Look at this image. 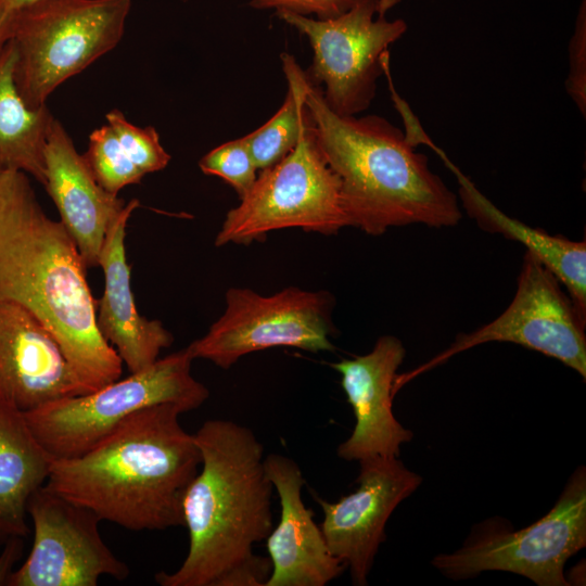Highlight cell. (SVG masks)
Returning a JSON list of instances; mask_svg holds the SVG:
<instances>
[{"label":"cell","instance_id":"6da1fadb","mask_svg":"<svg viewBox=\"0 0 586 586\" xmlns=\"http://www.w3.org/2000/svg\"><path fill=\"white\" fill-rule=\"evenodd\" d=\"M79 251L39 204L28 176L0 171V301L29 311L91 392L119 379L123 361L97 326Z\"/></svg>","mask_w":586,"mask_h":586},{"label":"cell","instance_id":"7a4b0ae2","mask_svg":"<svg viewBox=\"0 0 586 586\" xmlns=\"http://www.w3.org/2000/svg\"><path fill=\"white\" fill-rule=\"evenodd\" d=\"M201 467L183 498L189 550L161 586H265L270 559L253 547L271 530L273 485L264 448L253 431L229 420H208L193 434Z\"/></svg>","mask_w":586,"mask_h":586},{"label":"cell","instance_id":"3957f363","mask_svg":"<svg viewBox=\"0 0 586 586\" xmlns=\"http://www.w3.org/2000/svg\"><path fill=\"white\" fill-rule=\"evenodd\" d=\"M171 404L143 408L85 454L53 460L46 487L131 531L184 526V494L202 458Z\"/></svg>","mask_w":586,"mask_h":586},{"label":"cell","instance_id":"277c9868","mask_svg":"<svg viewBox=\"0 0 586 586\" xmlns=\"http://www.w3.org/2000/svg\"><path fill=\"white\" fill-rule=\"evenodd\" d=\"M304 100L320 151L340 179L348 227L380 235L393 227L442 228L460 221L457 195L404 131L382 116L336 114L308 79Z\"/></svg>","mask_w":586,"mask_h":586},{"label":"cell","instance_id":"5b68a950","mask_svg":"<svg viewBox=\"0 0 586 586\" xmlns=\"http://www.w3.org/2000/svg\"><path fill=\"white\" fill-rule=\"evenodd\" d=\"M187 347L148 368L81 395L46 403L24 412L34 435L53 460L80 456L132 413L171 404L182 412L198 409L208 388L191 373Z\"/></svg>","mask_w":586,"mask_h":586},{"label":"cell","instance_id":"8992f818","mask_svg":"<svg viewBox=\"0 0 586 586\" xmlns=\"http://www.w3.org/2000/svg\"><path fill=\"white\" fill-rule=\"evenodd\" d=\"M131 0H38L16 12V88L30 109L120 41Z\"/></svg>","mask_w":586,"mask_h":586},{"label":"cell","instance_id":"52a82bcc","mask_svg":"<svg viewBox=\"0 0 586 586\" xmlns=\"http://www.w3.org/2000/svg\"><path fill=\"white\" fill-rule=\"evenodd\" d=\"M345 227L341 182L320 151L309 114L296 146L258 171L252 189L226 214L214 243L249 245L288 228L330 235Z\"/></svg>","mask_w":586,"mask_h":586},{"label":"cell","instance_id":"ba28073f","mask_svg":"<svg viewBox=\"0 0 586 586\" xmlns=\"http://www.w3.org/2000/svg\"><path fill=\"white\" fill-rule=\"evenodd\" d=\"M334 297L328 291L288 286L272 295L247 288L226 292V309L188 352L229 369L243 356L272 347L318 353L335 349L331 341Z\"/></svg>","mask_w":586,"mask_h":586},{"label":"cell","instance_id":"9c48e42d","mask_svg":"<svg viewBox=\"0 0 586 586\" xmlns=\"http://www.w3.org/2000/svg\"><path fill=\"white\" fill-rule=\"evenodd\" d=\"M378 8L379 0H357L343 14L327 20L276 12L308 39L314 56L305 75L339 115H358L370 106L388 47L407 30L402 18H374Z\"/></svg>","mask_w":586,"mask_h":586},{"label":"cell","instance_id":"30bf717a","mask_svg":"<svg viewBox=\"0 0 586 586\" xmlns=\"http://www.w3.org/2000/svg\"><path fill=\"white\" fill-rule=\"evenodd\" d=\"M586 546V471L578 468L543 518L519 531L482 530L463 547L432 563L459 579L483 571L511 572L539 586H568L564 565Z\"/></svg>","mask_w":586,"mask_h":586},{"label":"cell","instance_id":"8fae6325","mask_svg":"<svg viewBox=\"0 0 586 586\" xmlns=\"http://www.w3.org/2000/svg\"><path fill=\"white\" fill-rule=\"evenodd\" d=\"M586 318L582 317L557 277L526 252L510 305L480 329L459 334L445 351L415 370L396 374V393L417 375L450 357L488 342H509L558 359L586 378Z\"/></svg>","mask_w":586,"mask_h":586},{"label":"cell","instance_id":"7c38bea8","mask_svg":"<svg viewBox=\"0 0 586 586\" xmlns=\"http://www.w3.org/2000/svg\"><path fill=\"white\" fill-rule=\"evenodd\" d=\"M34 543L24 563L10 574V586H95L101 576L129 575L102 539L101 518L92 510L38 488L27 504Z\"/></svg>","mask_w":586,"mask_h":586},{"label":"cell","instance_id":"4fadbf2b","mask_svg":"<svg viewBox=\"0 0 586 586\" xmlns=\"http://www.w3.org/2000/svg\"><path fill=\"white\" fill-rule=\"evenodd\" d=\"M358 488L335 502L316 497L323 511L320 525L326 543L349 568L352 582L367 585L368 574L394 509L420 485L422 477L398 457H372L359 461Z\"/></svg>","mask_w":586,"mask_h":586},{"label":"cell","instance_id":"5bb4252c","mask_svg":"<svg viewBox=\"0 0 586 586\" xmlns=\"http://www.w3.org/2000/svg\"><path fill=\"white\" fill-rule=\"evenodd\" d=\"M405 353L399 339L383 335L368 354L331 364L355 417L351 436L336 450L343 460L398 457L402 445L411 441L412 432L392 410L394 380Z\"/></svg>","mask_w":586,"mask_h":586},{"label":"cell","instance_id":"9a60e30c","mask_svg":"<svg viewBox=\"0 0 586 586\" xmlns=\"http://www.w3.org/2000/svg\"><path fill=\"white\" fill-rule=\"evenodd\" d=\"M89 392L51 333L21 305L0 301V402L26 412Z\"/></svg>","mask_w":586,"mask_h":586},{"label":"cell","instance_id":"2e32d148","mask_svg":"<svg viewBox=\"0 0 586 586\" xmlns=\"http://www.w3.org/2000/svg\"><path fill=\"white\" fill-rule=\"evenodd\" d=\"M265 470L280 499V520L267 536L271 573L265 586H324L342 574L344 563L330 551L314 513L302 499L300 466L269 454Z\"/></svg>","mask_w":586,"mask_h":586},{"label":"cell","instance_id":"e0dca14e","mask_svg":"<svg viewBox=\"0 0 586 586\" xmlns=\"http://www.w3.org/2000/svg\"><path fill=\"white\" fill-rule=\"evenodd\" d=\"M46 191L86 268L99 266L106 231L126 206L94 179L63 125L53 118L44 148Z\"/></svg>","mask_w":586,"mask_h":586},{"label":"cell","instance_id":"ac0fdd59","mask_svg":"<svg viewBox=\"0 0 586 586\" xmlns=\"http://www.w3.org/2000/svg\"><path fill=\"white\" fill-rule=\"evenodd\" d=\"M132 199L109 227L99 256L104 272V292L97 301V326L103 339L116 351L130 371L151 366L162 349L174 342L173 334L160 320H150L137 309L130 288L125 237L128 219L139 206Z\"/></svg>","mask_w":586,"mask_h":586},{"label":"cell","instance_id":"d6986e66","mask_svg":"<svg viewBox=\"0 0 586 586\" xmlns=\"http://www.w3.org/2000/svg\"><path fill=\"white\" fill-rule=\"evenodd\" d=\"M423 140L422 144L436 152L456 176L459 198L467 214L483 230L500 233L523 244L526 252L540 260L565 286L577 311L586 318V242L550 235L506 215L477 190L429 137Z\"/></svg>","mask_w":586,"mask_h":586},{"label":"cell","instance_id":"ffe728a7","mask_svg":"<svg viewBox=\"0 0 586 586\" xmlns=\"http://www.w3.org/2000/svg\"><path fill=\"white\" fill-rule=\"evenodd\" d=\"M52 461L24 412L0 402V543L28 534L27 504L46 484Z\"/></svg>","mask_w":586,"mask_h":586},{"label":"cell","instance_id":"44dd1931","mask_svg":"<svg viewBox=\"0 0 586 586\" xmlns=\"http://www.w3.org/2000/svg\"><path fill=\"white\" fill-rule=\"evenodd\" d=\"M16 50L12 39L0 53V171L18 170L46 182L44 148L54 116L47 105L30 109L14 78Z\"/></svg>","mask_w":586,"mask_h":586},{"label":"cell","instance_id":"7402d4cb","mask_svg":"<svg viewBox=\"0 0 586 586\" xmlns=\"http://www.w3.org/2000/svg\"><path fill=\"white\" fill-rule=\"evenodd\" d=\"M288 92L282 105L265 124L244 136L258 171L284 158L297 144L309 116L305 71L293 55L281 54Z\"/></svg>","mask_w":586,"mask_h":586},{"label":"cell","instance_id":"603a6c76","mask_svg":"<svg viewBox=\"0 0 586 586\" xmlns=\"http://www.w3.org/2000/svg\"><path fill=\"white\" fill-rule=\"evenodd\" d=\"M82 156L98 183L112 194L117 195L123 188L139 183L144 177L129 160L109 124L90 133Z\"/></svg>","mask_w":586,"mask_h":586},{"label":"cell","instance_id":"cb8c5ba5","mask_svg":"<svg viewBox=\"0 0 586 586\" xmlns=\"http://www.w3.org/2000/svg\"><path fill=\"white\" fill-rule=\"evenodd\" d=\"M106 124L112 127L123 150L143 176L160 171L168 165L170 155L161 144L154 127H138L118 110L106 114Z\"/></svg>","mask_w":586,"mask_h":586},{"label":"cell","instance_id":"d4e9b609","mask_svg":"<svg viewBox=\"0 0 586 586\" xmlns=\"http://www.w3.org/2000/svg\"><path fill=\"white\" fill-rule=\"evenodd\" d=\"M199 167L205 175L225 180L240 200L252 189L258 175L244 137L214 148L200 160Z\"/></svg>","mask_w":586,"mask_h":586},{"label":"cell","instance_id":"484cf974","mask_svg":"<svg viewBox=\"0 0 586 586\" xmlns=\"http://www.w3.org/2000/svg\"><path fill=\"white\" fill-rule=\"evenodd\" d=\"M565 89L583 117L586 115V1L582 0L569 44Z\"/></svg>","mask_w":586,"mask_h":586},{"label":"cell","instance_id":"4316f807","mask_svg":"<svg viewBox=\"0 0 586 586\" xmlns=\"http://www.w3.org/2000/svg\"><path fill=\"white\" fill-rule=\"evenodd\" d=\"M357 0H251L249 5L257 10L272 9L301 15H316L318 20L339 16L349 10Z\"/></svg>","mask_w":586,"mask_h":586},{"label":"cell","instance_id":"83f0119b","mask_svg":"<svg viewBox=\"0 0 586 586\" xmlns=\"http://www.w3.org/2000/svg\"><path fill=\"white\" fill-rule=\"evenodd\" d=\"M23 551L21 537H13L4 543V549L0 555V585H7L14 564L20 560Z\"/></svg>","mask_w":586,"mask_h":586},{"label":"cell","instance_id":"f1b7e54d","mask_svg":"<svg viewBox=\"0 0 586 586\" xmlns=\"http://www.w3.org/2000/svg\"><path fill=\"white\" fill-rule=\"evenodd\" d=\"M13 23L14 16L7 13L0 5V53L12 38Z\"/></svg>","mask_w":586,"mask_h":586},{"label":"cell","instance_id":"f546056e","mask_svg":"<svg viewBox=\"0 0 586 586\" xmlns=\"http://www.w3.org/2000/svg\"><path fill=\"white\" fill-rule=\"evenodd\" d=\"M36 1L38 0H0V5L7 13L14 15Z\"/></svg>","mask_w":586,"mask_h":586},{"label":"cell","instance_id":"4dcf8cb0","mask_svg":"<svg viewBox=\"0 0 586 586\" xmlns=\"http://www.w3.org/2000/svg\"><path fill=\"white\" fill-rule=\"evenodd\" d=\"M400 1L402 0H379L378 16H385V13Z\"/></svg>","mask_w":586,"mask_h":586}]
</instances>
